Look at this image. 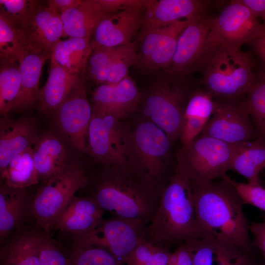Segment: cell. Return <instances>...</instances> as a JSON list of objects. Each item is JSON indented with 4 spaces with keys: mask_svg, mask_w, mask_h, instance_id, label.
Wrapping results in <instances>:
<instances>
[{
    "mask_svg": "<svg viewBox=\"0 0 265 265\" xmlns=\"http://www.w3.org/2000/svg\"><path fill=\"white\" fill-rule=\"evenodd\" d=\"M191 184L198 238L207 237L231 244L250 254L253 244L243 204L226 179Z\"/></svg>",
    "mask_w": 265,
    "mask_h": 265,
    "instance_id": "6da1fadb",
    "label": "cell"
},
{
    "mask_svg": "<svg viewBox=\"0 0 265 265\" xmlns=\"http://www.w3.org/2000/svg\"><path fill=\"white\" fill-rule=\"evenodd\" d=\"M157 184L131 167L111 166L104 171L89 196L114 216L149 224L158 208Z\"/></svg>",
    "mask_w": 265,
    "mask_h": 265,
    "instance_id": "7a4b0ae2",
    "label": "cell"
},
{
    "mask_svg": "<svg viewBox=\"0 0 265 265\" xmlns=\"http://www.w3.org/2000/svg\"><path fill=\"white\" fill-rule=\"evenodd\" d=\"M198 238L195 205L190 181L176 156L174 172L162 190L156 212L147 228V239L169 248Z\"/></svg>",
    "mask_w": 265,
    "mask_h": 265,
    "instance_id": "3957f363",
    "label": "cell"
},
{
    "mask_svg": "<svg viewBox=\"0 0 265 265\" xmlns=\"http://www.w3.org/2000/svg\"><path fill=\"white\" fill-rule=\"evenodd\" d=\"M254 69L249 53L217 45L202 71L201 82L215 101H243L256 80Z\"/></svg>",
    "mask_w": 265,
    "mask_h": 265,
    "instance_id": "277c9868",
    "label": "cell"
},
{
    "mask_svg": "<svg viewBox=\"0 0 265 265\" xmlns=\"http://www.w3.org/2000/svg\"><path fill=\"white\" fill-rule=\"evenodd\" d=\"M188 76L163 72L157 77L140 104L151 122L162 130L172 144L179 138L185 110L192 94L197 89Z\"/></svg>",
    "mask_w": 265,
    "mask_h": 265,
    "instance_id": "5b68a950",
    "label": "cell"
},
{
    "mask_svg": "<svg viewBox=\"0 0 265 265\" xmlns=\"http://www.w3.org/2000/svg\"><path fill=\"white\" fill-rule=\"evenodd\" d=\"M245 143L233 144L200 134L177 152L191 184L199 185L222 178L232 169L234 160Z\"/></svg>",
    "mask_w": 265,
    "mask_h": 265,
    "instance_id": "8992f818",
    "label": "cell"
},
{
    "mask_svg": "<svg viewBox=\"0 0 265 265\" xmlns=\"http://www.w3.org/2000/svg\"><path fill=\"white\" fill-rule=\"evenodd\" d=\"M89 180L82 168L68 164L61 172L44 182L31 202V214L36 225L49 235L57 218Z\"/></svg>",
    "mask_w": 265,
    "mask_h": 265,
    "instance_id": "52a82bcc",
    "label": "cell"
},
{
    "mask_svg": "<svg viewBox=\"0 0 265 265\" xmlns=\"http://www.w3.org/2000/svg\"><path fill=\"white\" fill-rule=\"evenodd\" d=\"M172 143L164 132L150 121L126 132L125 145L130 167L157 184L163 172Z\"/></svg>",
    "mask_w": 265,
    "mask_h": 265,
    "instance_id": "ba28073f",
    "label": "cell"
},
{
    "mask_svg": "<svg viewBox=\"0 0 265 265\" xmlns=\"http://www.w3.org/2000/svg\"><path fill=\"white\" fill-rule=\"evenodd\" d=\"M214 18L207 14L199 15L184 29L172 60L163 72L188 76L203 71L215 47L210 38Z\"/></svg>",
    "mask_w": 265,
    "mask_h": 265,
    "instance_id": "9c48e42d",
    "label": "cell"
},
{
    "mask_svg": "<svg viewBox=\"0 0 265 265\" xmlns=\"http://www.w3.org/2000/svg\"><path fill=\"white\" fill-rule=\"evenodd\" d=\"M259 19L241 0H232L215 17L211 40L214 46L240 49L261 34L263 24Z\"/></svg>",
    "mask_w": 265,
    "mask_h": 265,
    "instance_id": "30bf717a",
    "label": "cell"
},
{
    "mask_svg": "<svg viewBox=\"0 0 265 265\" xmlns=\"http://www.w3.org/2000/svg\"><path fill=\"white\" fill-rule=\"evenodd\" d=\"M195 17L177 21L160 28L141 30L135 67L145 74L165 69L174 55L181 33Z\"/></svg>",
    "mask_w": 265,
    "mask_h": 265,
    "instance_id": "8fae6325",
    "label": "cell"
},
{
    "mask_svg": "<svg viewBox=\"0 0 265 265\" xmlns=\"http://www.w3.org/2000/svg\"><path fill=\"white\" fill-rule=\"evenodd\" d=\"M126 135L119 119L93 111L88 130V148L97 161L111 166L130 167Z\"/></svg>",
    "mask_w": 265,
    "mask_h": 265,
    "instance_id": "7c38bea8",
    "label": "cell"
},
{
    "mask_svg": "<svg viewBox=\"0 0 265 265\" xmlns=\"http://www.w3.org/2000/svg\"><path fill=\"white\" fill-rule=\"evenodd\" d=\"M215 102L214 110L200 134L233 144L258 139L244 100Z\"/></svg>",
    "mask_w": 265,
    "mask_h": 265,
    "instance_id": "4fadbf2b",
    "label": "cell"
},
{
    "mask_svg": "<svg viewBox=\"0 0 265 265\" xmlns=\"http://www.w3.org/2000/svg\"><path fill=\"white\" fill-rule=\"evenodd\" d=\"M58 127L77 150L88 148V130L93 108L88 100L84 78L54 111Z\"/></svg>",
    "mask_w": 265,
    "mask_h": 265,
    "instance_id": "5bb4252c",
    "label": "cell"
},
{
    "mask_svg": "<svg viewBox=\"0 0 265 265\" xmlns=\"http://www.w3.org/2000/svg\"><path fill=\"white\" fill-rule=\"evenodd\" d=\"M147 226L140 220L113 216L103 220L90 244L106 248L125 265L140 241L147 238Z\"/></svg>",
    "mask_w": 265,
    "mask_h": 265,
    "instance_id": "9a60e30c",
    "label": "cell"
},
{
    "mask_svg": "<svg viewBox=\"0 0 265 265\" xmlns=\"http://www.w3.org/2000/svg\"><path fill=\"white\" fill-rule=\"evenodd\" d=\"M104 212L89 195L75 196L57 218L52 229L73 234L76 241L89 242L104 220Z\"/></svg>",
    "mask_w": 265,
    "mask_h": 265,
    "instance_id": "2e32d148",
    "label": "cell"
},
{
    "mask_svg": "<svg viewBox=\"0 0 265 265\" xmlns=\"http://www.w3.org/2000/svg\"><path fill=\"white\" fill-rule=\"evenodd\" d=\"M146 5H137L107 16L96 26L90 41L93 47H114L131 42L143 20ZM93 48V49H94Z\"/></svg>",
    "mask_w": 265,
    "mask_h": 265,
    "instance_id": "e0dca14e",
    "label": "cell"
},
{
    "mask_svg": "<svg viewBox=\"0 0 265 265\" xmlns=\"http://www.w3.org/2000/svg\"><path fill=\"white\" fill-rule=\"evenodd\" d=\"M28 50L47 59L64 36L61 16L48 6H39L21 27Z\"/></svg>",
    "mask_w": 265,
    "mask_h": 265,
    "instance_id": "ac0fdd59",
    "label": "cell"
},
{
    "mask_svg": "<svg viewBox=\"0 0 265 265\" xmlns=\"http://www.w3.org/2000/svg\"><path fill=\"white\" fill-rule=\"evenodd\" d=\"M141 95L135 81L129 76L116 83L98 85L93 93V111L120 120L136 110Z\"/></svg>",
    "mask_w": 265,
    "mask_h": 265,
    "instance_id": "d6986e66",
    "label": "cell"
},
{
    "mask_svg": "<svg viewBox=\"0 0 265 265\" xmlns=\"http://www.w3.org/2000/svg\"><path fill=\"white\" fill-rule=\"evenodd\" d=\"M212 1L150 0L144 9L141 30L160 28L181 19L206 14Z\"/></svg>",
    "mask_w": 265,
    "mask_h": 265,
    "instance_id": "ffe728a7",
    "label": "cell"
},
{
    "mask_svg": "<svg viewBox=\"0 0 265 265\" xmlns=\"http://www.w3.org/2000/svg\"><path fill=\"white\" fill-rule=\"evenodd\" d=\"M185 243L191 251L193 265H259L250 254L212 238H194Z\"/></svg>",
    "mask_w": 265,
    "mask_h": 265,
    "instance_id": "44dd1931",
    "label": "cell"
},
{
    "mask_svg": "<svg viewBox=\"0 0 265 265\" xmlns=\"http://www.w3.org/2000/svg\"><path fill=\"white\" fill-rule=\"evenodd\" d=\"M39 135L33 120L26 117L12 120L1 117L0 172L2 173L17 154L33 146Z\"/></svg>",
    "mask_w": 265,
    "mask_h": 265,
    "instance_id": "7402d4cb",
    "label": "cell"
},
{
    "mask_svg": "<svg viewBox=\"0 0 265 265\" xmlns=\"http://www.w3.org/2000/svg\"><path fill=\"white\" fill-rule=\"evenodd\" d=\"M109 15L98 0H81L60 15L64 36L90 39L99 23Z\"/></svg>",
    "mask_w": 265,
    "mask_h": 265,
    "instance_id": "603a6c76",
    "label": "cell"
},
{
    "mask_svg": "<svg viewBox=\"0 0 265 265\" xmlns=\"http://www.w3.org/2000/svg\"><path fill=\"white\" fill-rule=\"evenodd\" d=\"M25 189L11 188L5 185L0 186V243L5 241L10 234L19 227L28 212L31 213L32 197Z\"/></svg>",
    "mask_w": 265,
    "mask_h": 265,
    "instance_id": "cb8c5ba5",
    "label": "cell"
},
{
    "mask_svg": "<svg viewBox=\"0 0 265 265\" xmlns=\"http://www.w3.org/2000/svg\"><path fill=\"white\" fill-rule=\"evenodd\" d=\"M33 147L35 169L39 179L44 182L68 166L63 145L51 133L39 135Z\"/></svg>",
    "mask_w": 265,
    "mask_h": 265,
    "instance_id": "d4e9b609",
    "label": "cell"
},
{
    "mask_svg": "<svg viewBox=\"0 0 265 265\" xmlns=\"http://www.w3.org/2000/svg\"><path fill=\"white\" fill-rule=\"evenodd\" d=\"M84 78L51 63L47 81L37 93L36 101L40 110L45 112H54Z\"/></svg>",
    "mask_w": 265,
    "mask_h": 265,
    "instance_id": "484cf974",
    "label": "cell"
},
{
    "mask_svg": "<svg viewBox=\"0 0 265 265\" xmlns=\"http://www.w3.org/2000/svg\"><path fill=\"white\" fill-rule=\"evenodd\" d=\"M90 39L69 37L60 40L54 47L51 63L68 73L84 77L89 58L93 50Z\"/></svg>",
    "mask_w": 265,
    "mask_h": 265,
    "instance_id": "4316f807",
    "label": "cell"
},
{
    "mask_svg": "<svg viewBox=\"0 0 265 265\" xmlns=\"http://www.w3.org/2000/svg\"><path fill=\"white\" fill-rule=\"evenodd\" d=\"M47 59L29 50L19 63L21 86L11 111L25 110L36 101L41 72Z\"/></svg>",
    "mask_w": 265,
    "mask_h": 265,
    "instance_id": "83f0119b",
    "label": "cell"
},
{
    "mask_svg": "<svg viewBox=\"0 0 265 265\" xmlns=\"http://www.w3.org/2000/svg\"><path fill=\"white\" fill-rule=\"evenodd\" d=\"M43 234L26 230L9 240L0 250V265H40L39 251Z\"/></svg>",
    "mask_w": 265,
    "mask_h": 265,
    "instance_id": "f1b7e54d",
    "label": "cell"
},
{
    "mask_svg": "<svg viewBox=\"0 0 265 265\" xmlns=\"http://www.w3.org/2000/svg\"><path fill=\"white\" fill-rule=\"evenodd\" d=\"M33 146L16 155L0 174L5 185L14 188L26 189L38 184L39 179L33 160Z\"/></svg>",
    "mask_w": 265,
    "mask_h": 265,
    "instance_id": "f546056e",
    "label": "cell"
},
{
    "mask_svg": "<svg viewBox=\"0 0 265 265\" xmlns=\"http://www.w3.org/2000/svg\"><path fill=\"white\" fill-rule=\"evenodd\" d=\"M265 168V143L256 139L246 143L236 155L232 170L245 177L248 183L260 185L259 175Z\"/></svg>",
    "mask_w": 265,
    "mask_h": 265,
    "instance_id": "4dcf8cb0",
    "label": "cell"
},
{
    "mask_svg": "<svg viewBox=\"0 0 265 265\" xmlns=\"http://www.w3.org/2000/svg\"><path fill=\"white\" fill-rule=\"evenodd\" d=\"M28 50L21 27L0 12V61L19 63Z\"/></svg>",
    "mask_w": 265,
    "mask_h": 265,
    "instance_id": "1f68e13d",
    "label": "cell"
},
{
    "mask_svg": "<svg viewBox=\"0 0 265 265\" xmlns=\"http://www.w3.org/2000/svg\"><path fill=\"white\" fill-rule=\"evenodd\" d=\"M244 102L257 139L265 143V68L256 73L255 81Z\"/></svg>",
    "mask_w": 265,
    "mask_h": 265,
    "instance_id": "d6a6232c",
    "label": "cell"
},
{
    "mask_svg": "<svg viewBox=\"0 0 265 265\" xmlns=\"http://www.w3.org/2000/svg\"><path fill=\"white\" fill-rule=\"evenodd\" d=\"M21 86V75L18 62L0 61V113L7 116L12 110Z\"/></svg>",
    "mask_w": 265,
    "mask_h": 265,
    "instance_id": "836d02e7",
    "label": "cell"
},
{
    "mask_svg": "<svg viewBox=\"0 0 265 265\" xmlns=\"http://www.w3.org/2000/svg\"><path fill=\"white\" fill-rule=\"evenodd\" d=\"M137 51L136 41L116 47L107 63L105 84L117 83L128 76L129 69L137 61Z\"/></svg>",
    "mask_w": 265,
    "mask_h": 265,
    "instance_id": "e575fe53",
    "label": "cell"
},
{
    "mask_svg": "<svg viewBox=\"0 0 265 265\" xmlns=\"http://www.w3.org/2000/svg\"><path fill=\"white\" fill-rule=\"evenodd\" d=\"M68 265H125L103 247L76 242L68 256Z\"/></svg>",
    "mask_w": 265,
    "mask_h": 265,
    "instance_id": "d590c367",
    "label": "cell"
},
{
    "mask_svg": "<svg viewBox=\"0 0 265 265\" xmlns=\"http://www.w3.org/2000/svg\"><path fill=\"white\" fill-rule=\"evenodd\" d=\"M37 0H0V12L21 27L39 6Z\"/></svg>",
    "mask_w": 265,
    "mask_h": 265,
    "instance_id": "8d00e7d4",
    "label": "cell"
},
{
    "mask_svg": "<svg viewBox=\"0 0 265 265\" xmlns=\"http://www.w3.org/2000/svg\"><path fill=\"white\" fill-rule=\"evenodd\" d=\"M235 188L243 204H249L265 211V188L260 185L239 183L224 175Z\"/></svg>",
    "mask_w": 265,
    "mask_h": 265,
    "instance_id": "74e56055",
    "label": "cell"
},
{
    "mask_svg": "<svg viewBox=\"0 0 265 265\" xmlns=\"http://www.w3.org/2000/svg\"><path fill=\"white\" fill-rule=\"evenodd\" d=\"M40 265H68V257L44 232L39 251Z\"/></svg>",
    "mask_w": 265,
    "mask_h": 265,
    "instance_id": "f35d334b",
    "label": "cell"
},
{
    "mask_svg": "<svg viewBox=\"0 0 265 265\" xmlns=\"http://www.w3.org/2000/svg\"><path fill=\"white\" fill-rule=\"evenodd\" d=\"M155 246L147 238L142 239L128 258L125 265H146L151 258Z\"/></svg>",
    "mask_w": 265,
    "mask_h": 265,
    "instance_id": "ab89813d",
    "label": "cell"
},
{
    "mask_svg": "<svg viewBox=\"0 0 265 265\" xmlns=\"http://www.w3.org/2000/svg\"><path fill=\"white\" fill-rule=\"evenodd\" d=\"M167 265H193L191 251L185 242L179 244L176 250L172 253Z\"/></svg>",
    "mask_w": 265,
    "mask_h": 265,
    "instance_id": "60d3db41",
    "label": "cell"
},
{
    "mask_svg": "<svg viewBox=\"0 0 265 265\" xmlns=\"http://www.w3.org/2000/svg\"><path fill=\"white\" fill-rule=\"evenodd\" d=\"M254 238V244L263 256L265 262V219L262 221L254 222L250 226Z\"/></svg>",
    "mask_w": 265,
    "mask_h": 265,
    "instance_id": "b9f144b4",
    "label": "cell"
},
{
    "mask_svg": "<svg viewBox=\"0 0 265 265\" xmlns=\"http://www.w3.org/2000/svg\"><path fill=\"white\" fill-rule=\"evenodd\" d=\"M172 253L169 248L155 246L153 255L146 265H167Z\"/></svg>",
    "mask_w": 265,
    "mask_h": 265,
    "instance_id": "7bdbcfd3",
    "label": "cell"
},
{
    "mask_svg": "<svg viewBox=\"0 0 265 265\" xmlns=\"http://www.w3.org/2000/svg\"><path fill=\"white\" fill-rule=\"evenodd\" d=\"M80 0H50L48 1V6L52 10L61 15L62 13L78 5Z\"/></svg>",
    "mask_w": 265,
    "mask_h": 265,
    "instance_id": "ee69618b",
    "label": "cell"
},
{
    "mask_svg": "<svg viewBox=\"0 0 265 265\" xmlns=\"http://www.w3.org/2000/svg\"><path fill=\"white\" fill-rule=\"evenodd\" d=\"M263 27L261 34L252 43L263 63V68H265V21L263 22Z\"/></svg>",
    "mask_w": 265,
    "mask_h": 265,
    "instance_id": "f6af8a7d",
    "label": "cell"
},
{
    "mask_svg": "<svg viewBox=\"0 0 265 265\" xmlns=\"http://www.w3.org/2000/svg\"><path fill=\"white\" fill-rule=\"evenodd\" d=\"M259 18L265 21V0H241Z\"/></svg>",
    "mask_w": 265,
    "mask_h": 265,
    "instance_id": "bcb514c9",
    "label": "cell"
}]
</instances>
